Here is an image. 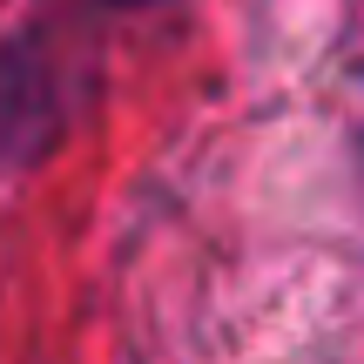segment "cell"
Returning <instances> with one entry per match:
<instances>
[{"mask_svg": "<svg viewBox=\"0 0 364 364\" xmlns=\"http://www.w3.org/2000/svg\"><path fill=\"white\" fill-rule=\"evenodd\" d=\"M48 129H54L48 54L21 34L0 48V169H7V156H27L34 142H48Z\"/></svg>", "mask_w": 364, "mask_h": 364, "instance_id": "1", "label": "cell"}, {"mask_svg": "<svg viewBox=\"0 0 364 364\" xmlns=\"http://www.w3.org/2000/svg\"><path fill=\"white\" fill-rule=\"evenodd\" d=\"M122 7H142V0H122Z\"/></svg>", "mask_w": 364, "mask_h": 364, "instance_id": "2", "label": "cell"}]
</instances>
